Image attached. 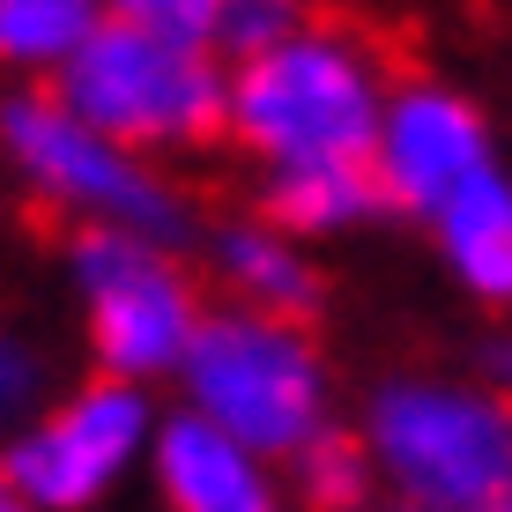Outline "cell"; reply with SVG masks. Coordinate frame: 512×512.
<instances>
[{
	"label": "cell",
	"instance_id": "1",
	"mask_svg": "<svg viewBox=\"0 0 512 512\" xmlns=\"http://www.w3.org/2000/svg\"><path fill=\"white\" fill-rule=\"evenodd\" d=\"M386 67L349 30L305 23L275 52H253L231 75V134L260 164H372L386 127Z\"/></svg>",
	"mask_w": 512,
	"mask_h": 512
},
{
	"label": "cell",
	"instance_id": "8",
	"mask_svg": "<svg viewBox=\"0 0 512 512\" xmlns=\"http://www.w3.org/2000/svg\"><path fill=\"white\" fill-rule=\"evenodd\" d=\"M372 171H379L386 201L438 216L453 193H468L490 171V134H483V119H475L453 90L409 82V90H394V104H386Z\"/></svg>",
	"mask_w": 512,
	"mask_h": 512
},
{
	"label": "cell",
	"instance_id": "10",
	"mask_svg": "<svg viewBox=\"0 0 512 512\" xmlns=\"http://www.w3.org/2000/svg\"><path fill=\"white\" fill-rule=\"evenodd\" d=\"M438 238H446V260L461 268L468 290L483 297H512V179L483 171L468 193H453L438 208Z\"/></svg>",
	"mask_w": 512,
	"mask_h": 512
},
{
	"label": "cell",
	"instance_id": "7",
	"mask_svg": "<svg viewBox=\"0 0 512 512\" xmlns=\"http://www.w3.org/2000/svg\"><path fill=\"white\" fill-rule=\"evenodd\" d=\"M141 446V401L134 386H90L75 394L60 416H45L23 446L8 453V483L15 505H82L127 468V453Z\"/></svg>",
	"mask_w": 512,
	"mask_h": 512
},
{
	"label": "cell",
	"instance_id": "11",
	"mask_svg": "<svg viewBox=\"0 0 512 512\" xmlns=\"http://www.w3.org/2000/svg\"><path fill=\"white\" fill-rule=\"evenodd\" d=\"M386 201L372 164H297L268 179V216L282 231H342V223H364Z\"/></svg>",
	"mask_w": 512,
	"mask_h": 512
},
{
	"label": "cell",
	"instance_id": "2",
	"mask_svg": "<svg viewBox=\"0 0 512 512\" xmlns=\"http://www.w3.org/2000/svg\"><path fill=\"white\" fill-rule=\"evenodd\" d=\"M52 97L119 149H186L231 127V75L216 67V52L201 38H164L119 15L60 67Z\"/></svg>",
	"mask_w": 512,
	"mask_h": 512
},
{
	"label": "cell",
	"instance_id": "16",
	"mask_svg": "<svg viewBox=\"0 0 512 512\" xmlns=\"http://www.w3.org/2000/svg\"><path fill=\"white\" fill-rule=\"evenodd\" d=\"M119 23H141V30H164V38H201L216 45V23H223V0H104Z\"/></svg>",
	"mask_w": 512,
	"mask_h": 512
},
{
	"label": "cell",
	"instance_id": "13",
	"mask_svg": "<svg viewBox=\"0 0 512 512\" xmlns=\"http://www.w3.org/2000/svg\"><path fill=\"white\" fill-rule=\"evenodd\" d=\"M223 268H231V282L268 312V320H305V312L320 305L305 260H297L275 231H231L223 238Z\"/></svg>",
	"mask_w": 512,
	"mask_h": 512
},
{
	"label": "cell",
	"instance_id": "4",
	"mask_svg": "<svg viewBox=\"0 0 512 512\" xmlns=\"http://www.w3.org/2000/svg\"><path fill=\"white\" fill-rule=\"evenodd\" d=\"M372 461L423 512H498L512 490V409L461 386H394L372 409Z\"/></svg>",
	"mask_w": 512,
	"mask_h": 512
},
{
	"label": "cell",
	"instance_id": "6",
	"mask_svg": "<svg viewBox=\"0 0 512 512\" xmlns=\"http://www.w3.org/2000/svg\"><path fill=\"white\" fill-rule=\"evenodd\" d=\"M82 297H90V342L119 379H149L164 364H186L201 312H193L186 275L156 253V238L141 231H90L75 238Z\"/></svg>",
	"mask_w": 512,
	"mask_h": 512
},
{
	"label": "cell",
	"instance_id": "5",
	"mask_svg": "<svg viewBox=\"0 0 512 512\" xmlns=\"http://www.w3.org/2000/svg\"><path fill=\"white\" fill-rule=\"evenodd\" d=\"M8 149L45 201L75 208V216L104 223V231H141V238L179 231V201L156 186V171H141L134 149H119L90 119H75L60 97H15L8 104Z\"/></svg>",
	"mask_w": 512,
	"mask_h": 512
},
{
	"label": "cell",
	"instance_id": "9",
	"mask_svg": "<svg viewBox=\"0 0 512 512\" xmlns=\"http://www.w3.org/2000/svg\"><path fill=\"white\" fill-rule=\"evenodd\" d=\"M156 475H164V498L179 512H275L268 483L253 468V446H238L208 416L171 423L164 446H156Z\"/></svg>",
	"mask_w": 512,
	"mask_h": 512
},
{
	"label": "cell",
	"instance_id": "14",
	"mask_svg": "<svg viewBox=\"0 0 512 512\" xmlns=\"http://www.w3.org/2000/svg\"><path fill=\"white\" fill-rule=\"evenodd\" d=\"M305 30V0H223V23H216V45H231L238 60L253 52H275L282 38Z\"/></svg>",
	"mask_w": 512,
	"mask_h": 512
},
{
	"label": "cell",
	"instance_id": "12",
	"mask_svg": "<svg viewBox=\"0 0 512 512\" xmlns=\"http://www.w3.org/2000/svg\"><path fill=\"white\" fill-rule=\"evenodd\" d=\"M104 23H112L104 0H0V52L15 67H52L60 75Z\"/></svg>",
	"mask_w": 512,
	"mask_h": 512
},
{
	"label": "cell",
	"instance_id": "3",
	"mask_svg": "<svg viewBox=\"0 0 512 512\" xmlns=\"http://www.w3.org/2000/svg\"><path fill=\"white\" fill-rule=\"evenodd\" d=\"M193 401L216 431L253 453H305L320 446V357L290 320L268 312H216L186 349Z\"/></svg>",
	"mask_w": 512,
	"mask_h": 512
},
{
	"label": "cell",
	"instance_id": "15",
	"mask_svg": "<svg viewBox=\"0 0 512 512\" xmlns=\"http://www.w3.org/2000/svg\"><path fill=\"white\" fill-rule=\"evenodd\" d=\"M297 461H305L312 505H334V512L364 505V446H349V438H320V446H305Z\"/></svg>",
	"mask_w": 512,
	"mask_h": 512
},
{
	"label": "cell",
	"instance_id": "17",
	"mask_svg": "<svg viewBox=\"0 0 512 512\" xmlns=\"http://www.w3.org/2000/svg\"><path fill=\"white\" fill-rule=\"evenodd\" d=\"M8 512H30V505H8Z\"/></svg>",
	"mask_w": 512,
	"mask_h": 512
}]
</instances>
